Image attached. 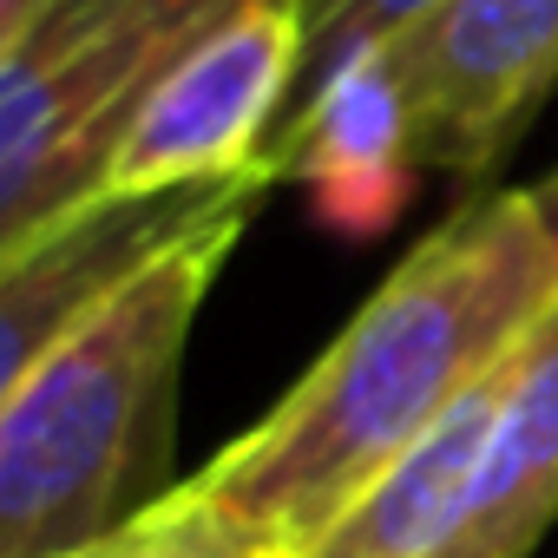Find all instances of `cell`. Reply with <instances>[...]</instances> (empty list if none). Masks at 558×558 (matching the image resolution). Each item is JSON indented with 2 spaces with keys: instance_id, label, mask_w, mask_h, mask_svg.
<instances>
[{
  "instance_id": "6da1fadb",
  "label": "cell",
  "mask_w": 558,
  "mask_h": 558,
  "mask_svg": "<svg viewBox=\"0 0 558 558\" xmlns=\"http://www.w3.org/2000/svg\"><path fill=\"white\" fill-rule=\"evenodd\" d=\"M558 310V236L532 191L447 210L316 355V368L236 434L184 493L256 545L303 551L440 414L499 375Z\"/></svg>"
},
{
  "instance_id": "7a4b0ae2",
  "label": "cell",
  "mask_w": 558,
  "mask_h": 558,
  "mask_svg": "<svg viewBox=\"0 0 558 558\" xmlns=\"http://www.w3.org/2000/svg\"><path fill=\"white\" fill-rule=\"evenodd\" d=\"M236 236L171 250L0 388V558H73L184 480V349Z\"/></svg>"
},
{
  "instance_id": "3957f363",
  "label": "cell",
  "mask_w": 558,
  "mask_h": 558,
  "mask_svg": "<svg viewBox=\"0 0 558 558\" xmlns=\"http://www.w3.org/2000/svg\"><path fill=\"white\" fill-rule=\"evenodd\" d=\"M243 0H53L0 53V250L93 197L145 93Z\"/></svg>"
},
{
  "instance_id": "277c9868",
  "label": "cell",
  "mask_w": 558,
  "mask_h": 558,
  "mask_svg": "<svg viewBox=\"0 0 558 558\" xmlns=\"http://www.w3.org/2000/svg\"><path fill=\"white\" fill-rule=\"evenodd\" d=\"M269 191L276 178L263 165L171 191H93L21 250H0V388L34 368L66 329L125 296L171 250L210 230H250Z\"/></svg>"
},
{
  "instance_id": "5b68a950",
  "label": "cell",
  "mask_w": 558,
  "mask_h": 558,
  "mask_svg": "<svg viewBox=\"0 0 558 558\" xmlns=\"http://www.w3.org/2000/svg\"><path fill=\"white\" fill-rule=\"evenodd\" d=\"M375 60L401 93L414 171L486 184L558 86V0H440Z\"/></svg>"
},
{
  "instance_id": "8992f818",
  "label": "cell",
  "mask_w": 558,
  "mask_h": 558,
  "mask_svg": "<svg viewBox=\"0 0 558 558\" xmlns=\"http://www.w3.org/2000/svg\"><path fill=\"white\" fill-rule=\"evenodd\" d=\"M310 60V0L230 8L132 112L99 191H171L263 165Z\"/></svg>"
},
{
  "instance_id": "52a82bcc",
  "label": "cell",
  "mask_w": 558,
  "mask_h": 558,
  "mask_svg": "<svg viewBox=\"0 0 558 558\" xmlns=\"http://www.w3.org/2000/svg\"><path fill=\"white\" fill-rule=\"evenodd\" d=\"M263 171L276 184H310L316 204L349 223L375 230L395 217V204L414 184V145H408V112L381 60H355L316 93H303L283 125L263 145Z\"/></svg>"
},
{
  "instance_id": "ba28073f",
  "label": "cell",
  "mask_w": 558,
  "mask_h": 558,
  "mask_svg": "<svg viewBox=\"0 0 558 558\" xmlns=\"http://www.w3.org/2000/svg\"><path fill=\"white\" fill-rule=\"evenodd\" d=\"M532 342V336H525ZM519 362V355H512ZM512 362L499 375H486L453 414H440L368 493H355L296 558H434L466 499H473V480H480V460H486V440H493V421H499V401H506V381H512Z\"/></svg>"
},
{
  "instance_id": "9c48e42d",
  "label": "cell",
  "mask_w": 558,
  "mask_h": 558,
  "mask_svg": "<svg viewBox=\"0 0 558 558\" xmlns=\"http://www.w3.org/2000/svg\"><path fill=\"white\" fill-rule=\"evenodd\" d=\"M558 525V310L512 362L473 499L434 558H532Z\"/></svg>"
},
{
  "instance_id": "30bf717a",
  "label": "cell",
  "mask_w": 558,
  "mask_h": 558,
  "mask_svg": "<svg viewBox=\"0 0 558 558\" xmlns=\"http://www.w3.org/2000/svg\"><path fill=\"white\" fill-rule=\"evenodd\" d=\"M73 558H296V551H276V545L243 538L210 506H197L184 493V480H178L151 512H138L132 525H119L112 538H99V545H86Z\"/></svg>"
},
{
  "instance_id": "8fae6325",
  "label": "cell",
  "mask_w": 558,
  "mask_h": 558,
  "mask_svg": "<svg viewBox=\"0 0 558 558\" xmlns=\"http://www.w3.org/2000/svg\"><path fill=\"white\" fill-rule=\"evenodd\" d=\"M440 0H310V60H303V93H316L323 80H336L342 66L368 60L375 47H388L401 27H414L421 14H434Z\"/></svg>"
},
{
  "instance_id": "7c38bea8",
  "label": "cell",
  "mask_w": 558,
  "mask_h": 558,
  "mask_svg": "<svg viewBox=\"0 0 558 558\" xmlns=\"http://www.w3.org/2000/svg\"><path fill=\"white\" fill-rule=\"evenodd\" d=\"M532 204H538V217H545V230H551V236H558V171H551V178H538V184H532Z\"/></svg>"
}]
</instances>
